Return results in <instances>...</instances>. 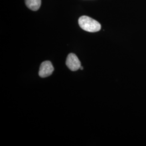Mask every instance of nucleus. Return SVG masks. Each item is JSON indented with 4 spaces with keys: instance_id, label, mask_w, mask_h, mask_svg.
I'll return each mask as SVG.
<instances>
[{
    "instance_id": "1",
    "label": "nucleus",
    "mask_w": 146,
    "mask_h": 146,
    "mask_svg": "<svg viewBox=\"0 0 146 146\" xmlns=\"http://www.w3.org/2000/svg\"><path fill=\"white\" fill-rule=\"evenodd\" d=\"M78 24L83 30L90 33L99 31L101 28L99 22L87 16H81L78 19Z\"/></svg>"
},
{
    "instance_id": "5",
    "label": "nucleus",
    "mask_w": 146,
    "mask_h": 146,
    "mask_svg": "<svg viewBox=\"0 0 146 146\" xmlns=\"http://www.w3.org/2000/svg\"><path fill=\"white\" fill-rule=\"evenodd\" d=\"M80 69H81V70H83V69H84V68H83V67H82L81 66V67H80Z\"/></svg>"
},
{
    "instance_id": "3",
    "label": "nucleus",
    "mask_w": 146,
    "mask_h": 146,
    "mask_svg": "<svg viewBox=\"0 0 146 146\" xmlns=\"http://www.w3.org/2000/svg\"><path fill=\"white\" fill-rule=\"evenodd\" d=\"M54 70L52 63L49 61H44L41 63L38 74L41 78H46L50 76Z\"/></svg>"
},
{
    "instance_id": "2",
    "label": "nucleus",
    "mask_w": 146,
    "mask_h": 146,
    "mask_svg": "<svg viewBox=\"0 0 146 146\" xmlns=\"http://www.w3.org/2000/svg\"><path fill=\"white\" fill-rule=\"evenodd\" d=\"M66 65L70 70L73 72L78 70L81 67L80 61L77 56L73 53L68 55L66 60Z\"/></svg>"
},
{
    "instance_id": "4",
    "label": "nucleus",
    "mask_w": 146,
    "mask_h": 146,
    "mask_svg": "<svg viewBox=\"0 0 146 146\" xmlns=\"http://www.w3.org/2000/svg\"><path fill=\"white\" fill-rule=\"evenodd\" d=\"M27 7L31 11H37L41 5V0H25Z\"/></svg>"
}]
</instances>
